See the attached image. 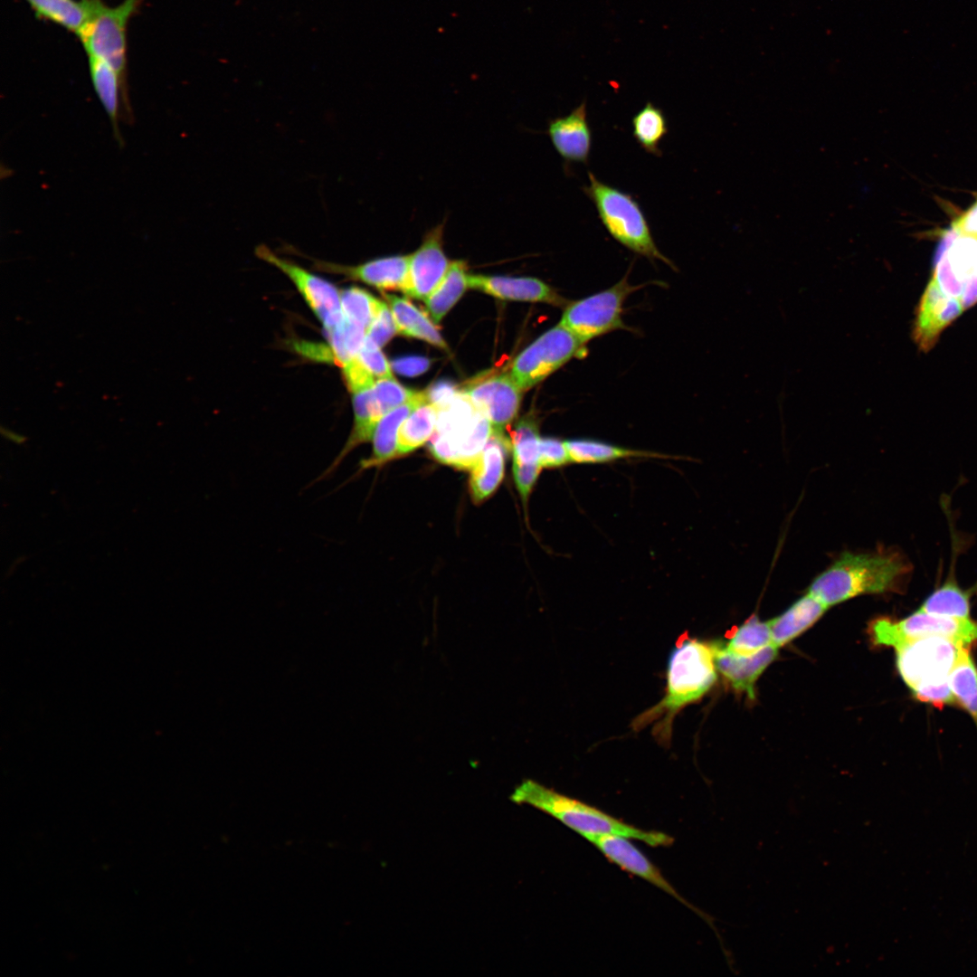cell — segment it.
Segmentation results:
<instances>
[{
	"label": "cell",
	"mask_w": 977,
	"mask_h": 977,
	"mask_svg": "<svg viewBox=\"0 0 977 977\" xmlns=\"http://www.w3.org/2000/svg\"><path fill=\"white\" fill-rule=\"evenodd\" d=\"M716 680V667L711 644L685 639L671 652L664 697L638 716L634 730L655 723L652 733L663 745H669L676 715L685 707L700 700Z\"/></svg>",
	"instance_id": "obj_1"
},
{
	"label": "cell",
	"mask_w": 977,
	"mask_h": 977,
	"mask_svg": "<svg viewBox=\"0 0 977 977\" xmlns=\"http://www.w3.org/2000/svg\"><path fill=\"white\" fill-rule=\"evenodd\" d=\"M911 570L896 551L844 552L809 588V593L828 608L865 593L898 590Z\"/></svg>",
	"instance_id": "obj_2"
},
{
	"label": "cell",
	"mask_w": 977,
	"mask_h": 977,
	"mask_svg": "<svg viewBox=\"0 0 977 977\" xmlns=\"http://www.w3.org/2000/svg\"><path fill=\"white\" fill-rule=\"evenodd\" d=\"M509 798L517 804L529 805L544 811L585 839L612 834L638 839L651 847L670 846L674 841L666 833L634 827L530 779L517 785Z\"/></svg>",
	"instance_id": "obj_3"
},
{
	"label": "cell",
	"mask_w": 977,
	"mask_h": 977,
	"mask_svg": "<svg viewBox=\"0 0 977 977\" xmlns=\"http://www.w3.org/2000/svg\"><path fill=\"white\" fill-rule=\"evenodd\" d=\"M492 433L488 418L459 390L444 406L437 409L430 451L441 463L470 470Z\"/></svg>",
	"instance_id": "obj_4"
},
{
	"label": "cell",
	"mask_w": 977,
	"mask_h": 977,
	"mask_svg": "<svg viewBox=\"0 0 977 977\" xmlns=\"http://www.w3.org/2000/svg\"><path fill=\"white\" fill-rule=\"evenodd\" d=\"M589 185L583 186L594 204L599 219L610 235L628 250L670 268L674 263L657 247L649 222L635 198L629 193L600 181L588 171Z\"/></svg>",
	"instance_id": "obj_5"
},
{
	"label": "cell",
	"mask_w": 977,
	"mask_h": 977,
	"mask_svg": "<svg viewBox=\"0 0 977 977\" xmlns=\"http://www.w3.org/2000/svg\"><path fill=\"white\" fill-rule=\"evenodd\" d=\"M141 4L142 0H124L110 7L102 0H91L90 15L77 33L88 57L102 60L117 71L128 119L132 114L127 84V28Z\"/></svg>",
	"instance_id": "obj_6"
},
{
	"label": "cell",
	"mask_w": 977,
	"mask_h": 977,
	"mask_svg": "<svg viewBox=\"0 0 977 977\" xmlns=\"http://www.w3.org/2000/svg\"><path fill=\"white\" fill-rule=\"evenodd\" d=\"M869 634L876 645L895 649L906 642L927 637L945 638L969 647L977 643V621L970 617L933 614L918 609L901 620L887 617L874 620L869 625Z\"/></svg>",
	"instance_id": "obj_7"
},
{
	"label": "cell",
	"mask_w": 977,
	"mask_h": 977,
	"mask_svg": "<svg viewBox=\"0 0 977 977\" xmlns=\"http://www.w3.org/2000/svg\"><path fill=\"white\" fill-rule=\"evenodd\" d=\"M961 646L945 638L927 637L896 648V668L913 695L949 684Z\"/></svg>",
	"instance_id": "obj_8"
},
{
	"label": "cell",
	"mask_w": 977,
	"mask_h": 977,
	"mask_svg": "<svg viewBox=\"0 0 977 977\" xmlns=\"http://www.w3.org/2000/svg\"><path fill=\"white\" fill-rule=\"evenodd\" d=\"M585 344L558 324L524 349L509 370L522 391L529 389L559 369L570 359L583 355Z\"/></svg>",
	"instance_id": "obj_9"
},
{
	"label": "cell",
	"mask_w": 977,
	"mask_h": 977,
	"mask_svg": "<svg viewBox=\"0 0 977 977\" xmlns=\"http://www.w3.org/2000/svg\"><path fill=\"white\" fill-rule=\"evenodd\" d=\"M638 288L628 282L626 274L612 287L568 303L559 323L583 344L608 332L624 328L622 305L627 296Z\"/></svg>",
	"instance_id": "obj_10"
},
{
	"label": "cell",
	"mask_w": 977,
	"mask_h": 977,
	"mask_svg": "<svg viewBox=\"0 0 977 977\" xmlns=\"http://www.w3.org/2000/svg\"><path fill=\"white\" fill-rule=\"evenodd\" d=\"M255 254L279 269L293 282L326 330L335 328L344 321L340 291L333 284L299 264L281 258L264 244L256 247Z\"/></svg>",
	"instance_id": "obj_11"
},
{
	"label": "cell",
	"mask_w": 977,
	"mask_h": 977,
	"mask_svg": "<svg viewBox=\"0 0 977 977\" xmlns=\"http://www.w3.org/2000/svg\"><path fill=\"white\" fill-rule=\"evenodd\" d=\"M489 420L492 432L505 434L506 427L517 417L521 389L510 372H487L470 380L460 389Z\"/></svg>",
	"instance_id": "obj_12"
},
{
	"label": "cell",
	"mask_w": 977,
	"mask_h": 977,
	"mask_svg": "<svg viewBox=\"0 0 977 977\" xmlns=\"http://www.w3.org/2000/svg\"><path fill=\"white\" fill-rule=\"evenodd\" d=\"M443 233L444 223L437 224L409 255L408 271L401 289L408 297L425 300L448 271L451 261L443 251Z\"/></svg>",
	"instance_id": "obj_13"
},
{
	"label": "cell",
	"mask_w": 977,
	"mask_h": 977,
	"mask_svg": "<svg viewBox=\"0 0 977 977\" xmlns=\"http://www.w3.org/2000/svg\"><path fill=\"white\" fill-rule=\"evenodd\" d=\"M963 311L960 299L947 296L931 279L918 304L913 339L919 349L928 352L942 331Z\"/></svg>",
	"instance_id": "obj_14"
},
{
	"label": "cell",
	"mask_w": 977,
	"mask_h": 977,
	"mask_svg": "<svg viewBox=\"0 0 977 977\" xmlns=\"http://www.w3.org/2000/svg\"><path fill=\"white\" fill-rule=\"evenodd\" d=\"M597 848L611 862L621 869L638 876L675 897L697 914H702L687 900L663 877L647 857L638 849L626 837L619 835H598L586 839Z\"/></svg>",
	"instance_id": "obj_15"
},
{
	"label": "cell",
	"mask_w": 977,
	"mask_h": 977,
	"mask_svg": "<svg viewBox=\"0 0 977 977\" xmlns=\"http://www.w3.org/2000/svg\"><path fill=\"white\" fill-rule=\"evenodd\" d=\"M710 644L716 669L735 690L744 692L753 699L755 682L775 659L778 649L769 645L754 654L741 655L729 650L719 641Z\"/></svg>",
	"instance_id": "obj_16"
},
{
	"label": "cell",
	"mask_w": 977,
	"mask_h": 977,
	"mask_svg": "<svg viewBox=\"0 0 977 977\" xmlns=\"http://www.w3.org/2000/svg\"><path fill=\"white\" fill-rule=\"evenodd\" d=\"M547 133L566 166L574 163L588 165L593 136L585 100L568 115L551 119Z\"/></svg>",
	"instance_id": "obj_17"
},
{
	"label": "cell",
	"mask_w": 977,
	"mask_h": 977,
	"mask_svg": "<svg viewBox=\"0 0 977 977\" xmlns=\"http://www.w3.org/2000/svg\"><path fill=\"white\" fill-rule=\"evenodd\" d=\"M468 286L502 299L545 302L565 307L568 300L552 287L532 277L469 275Z\"/></svg>",
	"instance_id": "obj_18"
},
{
	"label": "cell",
	"mask_w": 977,
	"mask_h": 977,
	"mask_svg": "<svg viewBox=\"0 0 977 977\" xmlns=\"http://www.w3.org/2000/svg\"><path fill=\"white\" fill-rule=\"evenodd\" d=\"M409 265V255L377 258L355 266L316 261L315 267L325 272L340 274L379 289H402Z\"/></svg>",
	"instance_id": "obj_19"
},
{
	"label": "cell",
	"mask_w": 977,
	"mask_h": 977,
	"mask_svg": "<svg viewBox=\"0 0 977 977\" xmlns=\"http://www.w3.org/2000/svg\"><path fill=\"white\" fill-rule=\"evenodd\" d=\"M426 402L425 391L416 392L409 401L383 415L372 436V454L360 461L359 470L381 466L398 457V433L402 423L415 408Z\"/></svg>",
	"instance_id": "obj_20"
},
{
	"label": "cell",
	"mask_w": 977,
	"mask_h": 977,
	"mask_svg": "<svg viewBox=\"0 0 977 977\" xmlns=\"http://www.w3.org/2000/svg\"><path fill=\"white\" fill-rule=\"evenodd\" d=\"M511 448L506 434L492 432L478 460L470 469V490L475 502L488 498L500 484L505 472V460Z\"/></svg>",
	"instance_id": "obj_21"
},
{
	"label": "cell",
	"mask_w": 977,
	"mask_h": 977,
	"mask_svg": "<svg viewBox=\"0 0 977 977\" xmlns=\"http://www.w3.org/2000/svg\"><path fill=\"white\" fill-rule=\"evenodd\" d=\"M373 387L353 394L354 425L352 431L340 452L317 480L332 475L352 451L372 440L375 429L383 417Z\"/></svg>",
	"instance_id": "obj_22"
},
{
	"label": "cell",
	"mask_w": 977,
	"mask_h": 977,
	"mask_svg": "<svg viewBox=\"0 0 977 977\" xmlns=\"http://www.w3.org/2000/svg\"><path fill=\"white\" fill-rule=\"evenodd\" d=\"M827 609L808 593L781 615L769 621L772 645L777 649L785 645L816 622Z\"/></svg>",
	"instance_id": "obj_23"
},
{
	"label": "cell",
	"mask_w": 977,
	"mask_h": 977,
	"mask_svg": "<svg viewBox=\"0 0 977 977\" xmlns=\"http://www.w3.org/2000/svg\"><path fill=\"white\" fill-rule=\"evenodd\" d=\"M89 70L94 90L106 111L114 137L119 146L123 145V138L119 132V97L122 98V88L117 71L106 62L89 57Z\"/></svg>",
	"instance_id": "obj_24"
},
{
	"label": "cell",
	"mask_w": 977,
	"mask_h": 977,
	"mask_svg": "<svg viewBox=\"0 0 977 977\" xmlns=\"http://www.w3.org/2000/svg\"><path fill=\"white\" fill-rule=\"evenodd\" d=\"M393 312L397 331L406 337L422 339L437 347L447 344L430 318L404 298L384 294Z\"/></svg>",
	"instance_id": "obj_25"
},
{
	"label": "cell",
	"mask_w": 977,
	"mask_h": 977,
	"mask_svg": "<svg viewBox=\"0 0 977 977\" xmlns=\"http://www.w3.org/2000/svg\"><path fill=\"white\" fill-rule=\"evenodd\" d=\"M39 20L78 33L89 19L91 0H25Z\"/></svg>",
	"instance_id": "obj_26"
},
{
	"label": "cell",
	"mask_w": 977,
	"mask_h": 977,
	"mask_svg": "<svg viewBox=\"0 0 977 977\" xmlns=\"http://www.w3.org/2000/svg\"><path fill=\"white\" fill-rule=\"evenodd\" d=\"M467 268L464 261H451L442 280L424 300L433 322H441L469 287Z\"/></svg>",
	"instance_id": "obj_27"
},
{
	"label": "cell",
	"mask_w": 977,
	"mask_h": 977,
	"mask_svg": "<svg viewBox=\"0 0 977 977\" xmlns=\"http://www.w3.org/2000/svg\"><path fill=\"white\" fill-rule=\"evenodd\" d=\"M571 462L580 464L606 463L631 457L660 458L659 453L624 448L590 439L564 441Z\"/></svg>",
	"instance_id": "obj_28"
},
{
	"label": "cell",
	"mask_w": 977,
	"mask_h": 977,
	"mask_svg": "<svg viewBox=\"0 0 977 977\" xmlns=\"http://www.w3.org/2000/svg\"><path fill=\"white\" fill-rule=\"evenodd\" d=\"M948 683L955 702L959 703L977 724V667L968 647L959 648L957 659L948 676Z\"/></svg>",
	"instance_id": "obj_29"
},
{
	"label": "cell",
	"mask_w": 977,
	"mask_h": 977,
	"mask_svg": "<svg viewBox=\"0 0 977 977\" xmlns=\"http://www.w3.org/2000/svg\"><path fill=\"white\" fill-rule=\"evenodd\" d=\"M436 420L437 408L431 403H423L415 408L400 427L398 456L410 453L431 439Z\"/></svg>",
	"instance_id": "obj_30"
},
{
	"label": "cell",
	"mask_w": 977,
	"mask_h": 977,
	"mask_svg": "<svg viewBox=\"0 0 977 977\" xmlns=\"http://www.w3.org/2000/svg\"><path fill=\"white\" fill-rule=\"evenodd\" d=\"M631 125L632 135L640 147L650 155L661 157L659 145L669 132L662 109L649 101L633 116Z\"/></svg>",
	"instance_id": "obj_31"
},
{
	"label": "cell",
	"mask_w": 977,
	"mask_h": 977,
	"mask_svg": "<svg viewBox=\"0 0 977 977\" xmlns=\"http://www.w3.org/2000/svg\"><path fill=\"white\" fill-rule=\"evenodd\" d=\"M919 610L950 617H970V594L964 593L953 580H947L931 593Z\"/></svg>",
	"instance_id": "obj_32"
},
{
	"label": "cell",
	"mask_w": 977,
	"mask_h": 977,
	"mask_svg": "<svg viewBox=\"0 0 977 977\" xmlns=\"http://www.w3.org/2000/svg\"><path fill=\"white\" fill-rule=\"evenodd\" d=\"M769 645H772L769 621H762L756 615L738 627L725 644L726 649L741 655L754 654Z\"/></svg>",
	"instance_id": "obj_33"
},
{
	"label": "cell",
	"mask_w": 977,
	"mask_h": 977,
	"mask_svg": "<svg viewBox=\"0 0 977 977\" xmlns=\"http://www.w3.org/2000/svg\"><path fill=\"white\" fill-rule=\"evenodd\" d=\"M326 332L338 366L342 367L357 356L367 331L362 326L345 318L340 325Z\"/></svg>",
	"instance_id": "obj_34"
},
{
	"label": "cell",
	"mask_w": 977,
	"mask_h": 977,
	"mask_svg": "<svg viewBox=\"0 0 977 977\" xmlns=\"http://www.w3.org/2000/svg\"><path fill=\"white\" fill-rule=\"evenodd\" d=\"M540 440L538 425L534 417L526 415L519 420L511 435L513 462L521 465L540 464Z\"/></svg>",
	"instance_id": "obj_35"
},
{
	"label": "cell",
	"mask_w": 977,
	"mask_h": 977,
	"mask_svg": "<svg viewBox=\"0 0 977 977\" xmlns=\"http://www.w3.org/2000/svg\"><path fill=\"white\" fill-rule=\"evenodd\" d=\"M340 300L345 318L362 326L366 331L383 303V301L358 287H350L340 290Z\"/></svg>",
	"instance_id": "obj_36"
},
{
	"label": "cell",
	"mask_w": 977,
	"mask_h": 977,
	"mask_svg": "<svg viewBox=\"0 0 977 977\" xmlns=\"http://www.w3.org/2000/svg\"><path fill=\"white\" fill-rule=\"evenodd\" d=\"M373 388L383 415L409 401L416 393L405 388L394 378L378 379Z\"/></svg>",
	"instance_id": "obj_37"
},
{
	"label": "cell",
	"mask_w": 977,
	"mask_h": 977,
	"mask_svg": "<svg viewBox=\"0 0 977 977\" xmlns=\"http://www.w3.org/2000/svg\"><path fill=\"white\" fill-rule=\"evenodd\" d=\"M363 365L378 379H394L391 366L381 351L374 342L365 337L364 344L357 355Z\"/></svg>",
	"instance_id": "obj_38"
},
{
	"label": "cell",
	"mask_w": 977,
	"mask_h": 977,
	"mask_svg": "<svg viewBox=\"0 0 977 977\" xmlns=\"http://www.w3.org/2000/svg\"><path fill=\"white\" fill-rule=\"evenodd\" d=\"M396 333H398V331L393 312L389 307L383 302L367 330L366 337L381 348Z\"/></svg>",
	"instance_id": "obj_39"
},
{
	"label": "cell",
	"mask_w": 977,
	"mask_h": 977,
	"mask_svg": "<svg viewBox=\"0 0 977 977\" xmlns=\"http://www.w3.org/2000/svg\"><path fill=\"white\" fill-rule=\"evenodd\" d=\"M539 462L542 468H556L571 462L565 442L557 438L541 437Z\"/></svg>",
	"instance_id": "obj_40"
},
{
	"label": "cell",
	"mask_w": 977,
	"mask_h": 977,
	"mask_svg": "<svg viewBox=\"0 0 977 977\" xmlns=\"http://www.w3.org/2000/svg\"><path fill=\"white\" fill-rule=\"evenodd\" d=\"M341 368L346 386L352 394L374 386L375 377L357 356L346 363Z\"/></svg>",
	"instance_id": "obj_41"
},
{
	"label": "cell",
	"mask_w": 977,
	"mask_h": 977,
	"mask_svg": "<svg viewBox=\"0 0 977 977\" xmlns=\"http://www.w3.org/2000/svg\"><path fill=\"white\" fill-rule=\"evenodd\" d=\"M542 469L540 464L521 465L513 462L514 480L525 507Z\"/></svg>",
	"instance_id": "obj_42"
},
{
	"label": "cell",
	"mask_w": 977,
	"mask_h": 977,
	"mask_svg": "<svg viewBox=\"0 0 977 977\" xmlns=\"http://www.w3.org/2000/svg\"><path fill=\"white\" fill-rule=\"evenodd\" d=\"M458 392L457 385L448 380L435 382L425 390L428 402L437 409L446 405Z\"/></svg>",
	"instance_id": "obj_43"
},
{
	"label": "cell",
	"mask_w": 977,
	"mask_h": 977,
	"mask_svg": "<svg viewBox=\"0 0 977 977\" xmlns=\"http://www.w3.org/2000/svg\"><path fill=\"white\" fill-rule=\"evenodd\" d=\"M430 360L426 357L408 356L393 360L391 367L399 375L416 376L426 372L430 367Z\"/></svg>",
	"instance_id": "obj_44"
},
{
	"label": "cell",
	"mask_w": 977,
	"mask_h": 977,
	"mask_svg": "<svg viewBox=\"0 0 977 977\" xmlns=\"http://www.w3.org/2000/svg\"><path fill=\"white\" fill-rule=\"evenodd\" d=\"M952 228L959 233L977 237V200L953 222Z\"/></svg>",
	"instance_id": "obj_45"
},
{
	"label": "cell",
	"mask_w": 977,
	"mask_h": 977,
	"mask_svg": "<svg viewBox=\"0 0 977 977\" xmlns=\"http://www.w3.org/2000/svg\"><path fill=\"white\" fill-rule=\"evenodd\" d=\"M960 301L963 310L977 303V273L966 282Z\"/></svg>",
	"instance_id": "obj_46"
},
{
	"label": "cell",
	"mask_w": 977,
	"mask_h": 977,
	"mask_svg": "<svg viewBox=\"0 0 977 977\" xmlns=\"http://www.w3.org/2000/svg\"><path fill=\"white\" fill-rule=\"evenodd\" d=\"M1 432L4 437L17 444L24 443L26 440L25 436H24L23 434L17 433L5 427L1 428Z\"/></svg>",
	"instance_id": "obj_47"
}]
</instances>
